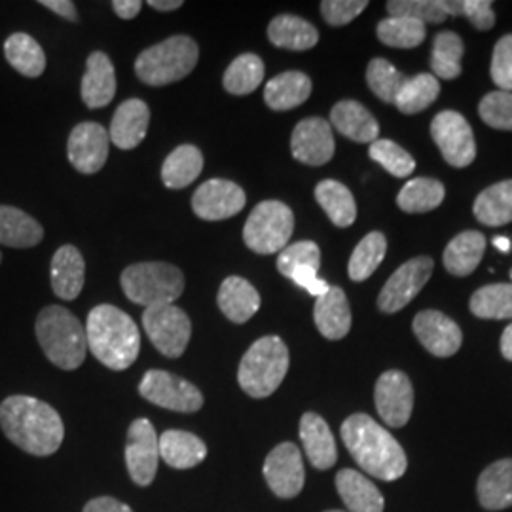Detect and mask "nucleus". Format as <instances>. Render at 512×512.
I'll use <instances>...</instances> for the list:
<instances>
[{
    "label": "nucleus",
    "instance_id": "nucleus-1",
    "mask_svg": "<svg viewBox=\"0 0 512 512\" xmlns=\"http://www.w3.org/2000/svg\"><path fill=\"white\" fill-rule=\"evenodd\" d=\"M0 429L6 439L37 458L55 454L65 439L57 410L27 395H12L0 403Z\"/></svg>",
    "mask_w": 512,
    "mask_h": 512
},
{
    "label": "nucleus",
    "instance_id": "nucleus-2",
    "mask_svg": "<svg viewBox=\"0 0 512 512\" xmlns=\"http://www.w3.org/2000/svg\"><path fill=\"white\" fill-rule=\"evenodd\" d=\"M342 440L351 458L361 469L385 482L399 480L408 461L403 446L376 420L366 414H353L342 423Z\"/></svg>",
    "mask_w": 512,
    "mask_h": 512
},
{
    "label": "nucleus",
    "instance_id": "nucleus-3",
    "mask_svg": "<svg viewBox=\"0 0 512 512\" xmlns=\"http://www.w3.org/2000/svg\"><path fill=\"white\" fill-rule=\"evenodd\" d=\"M86 340L93 357L110 368L126 370L141 351V332L126 311L110 304L95 306L86 323Z\"/></svg>",
    "mask_w": 512,
    "mask_h": 512
},
{
    "label": "nucleus",
    "instance_id": "nucleus-4",
    "mask_svg": "<svg viewBox=\"0 0 512 512\" xmlns=\"http://www.w3.org/2000/svg\"><path fill=\"white\" fill-rule=\"evenodd\" d=\"M38 344L52 365L61 370H74L84 363L88 340L86 329L78 317L63 306H48L38 313Z\"/></svg>",
    "mask_w": 512,
    "mask_h": 512
},
{
    "label": "nucleus",
    "instance_id": "nucleus-5",
    "mask_svg": "<svg viewBox=\"0 0 512 512\" xmlns=\"http://www.w3.org/2000/svg\"><path fill=\"white\" fill-rule=\"evenodd\" d=\"M289 370V349L277 336L256 340L239 363V387L253 399L274 395Z\"/></svg>",
    "mask_w": 512,
    "mask_h": 512
},
{
    "label": "nucleus",
    "instance_id": "nucleus-6",
    "mask_svg": "<svg viewBox=\"0 0 512 512\" xmlns=\"http://www.w3.org/2000/svg\"><path fill=\"white\" fill-rule=\"evenodd\" d=\"M200 48L190 37L177 35L141 52L135 61V73L148 86H167L194 71Z\"/></svg>",
    "mask_w": 512,
    "mask_h": 512
},
{
    "label": "nucleus",
    "instance_id": "nucleus-7",
    "mask_svg": "<svg viewBox=\"0 0 512 512\" xmlns=\"http://www.w3.org/2000/svg\"><path fill=\"white\" fill-rule=\"evenodd\" d=\"M122 289L133 304L145 310L162 304H175L184 291V275L167 262H141L122 272Z\"/></svg>",
    "mask_w": 512,
    "mask_h": 512
},
{
    "label": "nucleus",
    "instance_id": "nucleus-8",
    "mask_svg": "<svg viewBox=\"0 0 512 512\" xmlns=\"http://www.w3.org/2000/svg\"><path fill=\"white\" fill-rule=\"evenodd\" d=\"M294 232V213L285 203H258L243 228L245 245L258 255L281 253Z\"/></svg>",
    "mask_w": 512,
    "mask_h": 512
},
{
    "label": "nucleus",
    "instance_id": "nucleus-9",
    "mask_svg": "<svg viewBox=\"0 0 512 512\" xmlns=\"http://www.w3.org/2000/svg\"><path fill=\"white\" fill-rule=\"evenodd\" d=\"M143 327L152 346L169 359L181 357L192 336L190 317L175 304L147 308L143 313Z\"/></svg>",
    "mask_w": 512,
    "mask_h": 512
},
{
    "label": "nucleus",
    "instance_id": "nucleus-10",
    "mask_svg": "<svg viewBox=\"0 0 512 512\" xmlns=\"http://www.w3.org/2000/svg\"><path fill=\"white\" fill-rule=\"evenodd\" d=\"M139 393L148 403L173 412L192 414L203 406L202 391L196 385L165 370H148L139 385Z\"/></svg>",
    "mask_w": 512,
    "mask_h": 512
},
{
    "label": "nucleus",
    "instance_id": "nucleus-11",
    "mask_svg": "<svg viewBox=\"0 0 512 512\" xmlns=\"http://www.w3.org/2000/svg\"><path fill=\"white\" fill-rule=\"evenodd\" d=\"M431 135L442 158L452 167H467L476 158V143L469 122L454 110H442L431 122Z\"/></svg>",
    "mask_w": 512,
    "mask_h": 512
},
{
    "label": "nucleus",
    "instance_id": "nucleus-12",
    "mask_svg": "<svg viewBox=\"0 0 512 512\" xmlns=\"http://www.w3.org/2000/svg\"><path fill=\"white\" fill-rule=\"evenodd\" d=\"M435 262L429 256H416L403 264L387 283L378 296V308L384 313H397L406 308L425 287L433 274Z\"/></svg>",
    "mask_w": 512,
    "mask_h": 512
},
{
    "label": "nucleus",
    "instance_id": "nucleus-13",
    "mask_svg": "<svg viewBox=\"0 0 512 512\" xmlns=\"http://www.w3.org/2000/svg\"><path fill=\"white\" fill-rule=\"evenodd\" d=\"M160 439L154 425L147 418H139L129 425L126 446V467L137 486H150L158 473Z\"/></svg>",
    "mask_w": 512,
    "mask_h": 512
},
{
    "label": "nucleus",
    "instance_id": "nucleus-14",
    "mask_svg": "<svg viewBox=\"0 0 512 512\" xmlns=\"http://www.w3.org/2000/svg\"><path fill=\"white\" fill-rule=\"evenodd\" d=\"M319 266L321 251L315 241H298L294 245H287L277 256L279 274L289 277L298 287L317 298L330 289L329 283L317 275Z\"/></svg>",
    "mask_w": 512,
    "mask_h": 512
},
{
    "label": "nucleus",
    "instance_id": "nucleus-15",
    "mask_svg": "<svg viewBox=\"0 0 512 512\" xmlns=\"http://www.w3.org/2000/svg\"><path fill=\"white\" fill-rule=\"evenodd\" d=\"M374 401L385 425L393 429L404 427L414 410V387L410 378L399 370H387L376 382Z\"/></svg>",
    "mask_w": 512,
    "mask_h": 512
},
{
    "label": "nucleus",
    "instance_id": "nucleus-16",
    "mask_svg": "<svg viewBox=\"0 0 512 512\" xmlns=\"http://www.w3.org/2000/svg\"><path fill=\"white\" fill-rule=\"evenodd\" d=\"M262 471L270 490L281 499H293L304 488V461L293 442L277 444L264 461Z\"/></svg>",
    "mask_w": 512,
    "mask_h": 512
},
{
    "label": "nucleus",
    "instance_id": "nucleus-17",
    "mask_svg": "<svg viewBox=\"0 0 512 512\" xmlns=\"http://www.w3.org/2000/svg\"><path fill=\"white\" fill-rule=\"evenodd\" d=\"M109 131L95 122H82L71 131L67 143V156L78 173L93 175L109 158Z\"/></svg>",
    "mask_w": 512,
    "mask_h": 512
},
{
    "label": "nucleus",
    "instance_id": "nucleus-18",
    "mask_svg": "<svg viewBox=\"0 0 512 512\" xmlns=\"http://www.w3.org/2000/svg\"><path fill=\"white\" fill-rule=\"evenodd\" d=\"M247 196L243 188L226 179H211L194 192L192 209L203 220H226L243 211Z\"/></svg>",
    "mask_w": 512,
    "mask_h": 512
},
{
    "label": "nucleus",
    "instance_id": "nucleus-19",
    "mask_svg": "<svg viewBox=\"0 0 512 512\" xmlns=\"http://www.w3.org/2000/svg\"><path fill=\"white\" fill-rule=\"evenodd\" d=\"M293 156L302 164L325 165L334 156V135L325 118H306L296 124L291 137Z\"/></svg>",
    "mask_w": 512,
    "mask_h": 512
},
{
    "label": "nucleus",
    "instance_id": "nucleus-20",
    "mask_svg": "<svg viewBox=\"0 0 512 512\" xmlns=\"http://www.w3.org/2000/svg\"><path fill=\"white\" fill-rule=\"evenodd\" d=\"M412 327L421 346L435 357H452L461 348V329L440 311H421L414 317Z\"/></svg>",
    "mask_w": 512,
    "mask_h": 512
},
{
    "label": "nucleus",
    "instance_id": "nucleus-21",
    "mask_svg": "<svg viewBox=\"0 0 512 512\" xmlns=\"http://www.w3.org/2000/svg\"><path fill=\"white\" fill-rule=\"evenodd\" d=\"M150 109L141 99L124 101L112 116L109 137L114 147L122 150L137 148L147 137Z\"/></svg>",
    "mask_w": 512,
    "mask_h": 512
},
{
    "label": "nucleus",
    "instance_id": "nucleus-22",
    "mask_svg": "<svg viewBox=\"0 0 512 512\" xmlns=\"http://www.w3.org/2000/svg\"><path fill=\"white\" fill-rule=\"evenodd\" d=\"M313 321L327 340H342L351 330V308L348 296L340 287H330L315 300Z\"/></svg>",
    "mask_w": 512,
    "mask_h": 512
},
{
    "label": "nucleus",
    "instance_id": "nucleus-23",
    "mask_svg": "<svg viewBox=\"0 0 512 512\" xmlns=\"http://www.w3.org/2000/svg\"><path fill=\"white\" fill-rule=\"evenodd\" d=\"M82 99L90 109H103L116 95V73L110 57L93 52L86 61V74L82 78Z\"/></svg>",
    "mask_w": 512,
    "mask_h": 512
},
{
    "label": "nucleus",
    "instance_id": "nucleus-24",
    "mask_svg": "<svg viewBox=\"0 0 512 512\" xmlns=\"http://www.w3.org/2000/svg\"><path fill=\"white\" fill-rule=\"evenodd\" d=\"M52 289L61 300H76L86 279V262L74 245H63L52 258Z\"/></svg>",
    "mask_w": 512,
    "mask_h": 512
},
{
    "label": "nucleus",
    "instance_id": "nucleus-25",
    "mask_svg": "<svg viewBox=\"0 0 512 512\" xmlns=\"http://www.w3.org/2000/svg\"><path fill=\"white\" fill-rule=\"evenodd\" d=\"M300 440L304 444V452L310 459L311 465L315 469H330L336 459H338V450H336V440L330 433V427L327 421L323 420L315 412H306L300 420Z\"/></svg>",
    "mask_w": 512,
    "mask_h": 512
},
{
    "label": "nucleus",
    "instance_id": "nucleus-26",
    "mask_svg": "<svg viewBox=\"0 0 512 512\" xmlns=\"http://www.w3.org/2000/svg\"><path fill=\"white\" fill-rule=\"evenodd\" d=\"M330 122L344 137L355 143H374L380 135V124L365 105L357 101H340L330 110Z\"/></svg>",
    "mask_w": 512,
    "mask_h": 512
},
{
    "label": "nucleus",
    "instance_id": "nucleus-27",
    "mask_svg": "<svg viewBox=\"0 0 512 512\" xmlns=\"http://www.w3.org/2000/svg\"><path fill=\"white\" fill-rule=\"evenodd\" d=\"M217 304L232 323L243 325L260 310V294L247 279L232 275L222 281Z\"/></svg>",
    "mask_w": 512,
    "mask_h": 512
},
{
    "label": "nucleus",
    "instance_id": "nucleus-28",
    "mask_svg": "<svg viewBox=\"0 0 512 512\" xmlns=\"http://www.w3.org/2000/svg\"><path fill=\"white\" fill-rule=\"evenodd\" d=\"M336 490L349 512H384V497L376 484L353 469L336 475Z\"/></svg>",
    "mask_w": 512,
    "mask_h": 512
},
{
    "label": "nucleus",
    "instance_id": "nucleus-29",
    "mask_svg": "<svg viewBox=\"0 0 512 512\" xmlns=\"http://www.w3.org/2000/svg\"><path fill=\"white\" fill-rule=\"evenodd\" d=\"M160 458L171 469H194L207 458V446L188 431L169 429L160 437Z\"/></svg>",
    "mask_w": 512,
    "mask_h": 512
},
{
    "label": "nucleus",
    "instance_id": "nucleus-30",
    "mask_svg": "<svg viewBox=\"0 0 512 512\" xmlns=\"http://www.w3.org/2000/svg\"><path fill=\"white\" fill-rule=\"evenodd\" d=\"M478 501L488 511L512 507V459L495 461L478 478Z\"/></svg>",
    "mask_w": 512,
    "mask_h": 512
},
{
    "label": "nucleus",
    "instance_id": "nucleus-31",
    "mask_svg": "<svg viewBox=\"0 0 512 512\" xmlns=\"http://www.w3.org/2000/svg\"><path fill=\"white\" fill-rule=\"evenodd\" d=\"M311 95V80L300 71L277 74L266 84L264 101L272 110H291L304 105Z\"/></svg>",
    "mask_w": 512,
    "mask_h": 512
},
{
    "label": "nucleus",
    "instance_id": "nucleus-32",
    "mask_svg": "<svg viewBox=\"0 0 512 512\" xmlns=\"http://www.w3.org/2000/svg\"><path fill=\"white\" fill-rule=\"evenodd\" d=\"M44 238V228L38 220L27 215L25 211L0 205V243L14 249L37 247Z\"/></svg>",
    "mask_w": 512,
    "mask_h": 512
},
{
    "label": "nucleus",
    "instance_id": "nucleus-33",
    "mask_svg": "<svg viewBox=\"0 0 512 512\" xmlns=\"http://www.w3.org/2000/svg\"><path fill=\"white\" fill-rule=\"evenodd\" d=\"M268 38L277 48L306 52L319 42V33L310 21L293 14H281L268 25Z\"/></svg>",
    "mask_w": 512,
    "mask_h": 512
},
{
    "label": "nucleus",
    "instance_id": "nucleus-34",
    "mask_svg": "<svg viewBox=\"0 0 512 512\" xmlns=\"http://www.w3.org/2000/svg\"><path fill=\"white\" fill-rule=\"evenodd\" d=\"M486 251V239L476 232L469 230L452 239L444 251V268L456 277L471 275L478 268Z\"/></svg>",
    "mask_w": 512,
    "mask_h": 512
},
{
    "label": "nucleus",
    "instance_id": "nucleus-35",
    "mask_svg": "<svg viewBox=\"0 0 512 512\" xmlns=\"http://www.w3.org/2000/svg\"><path fill=\"white\" fill-rule=\"evenodd\" d=\"M203 169L202 150L194 145L175 148L162 165V181L171 190H181L194 183Z\"/></svg>",
    "mask_w": 512,
    "mask_h": 512
},
{
    "label": "nucleus",
    "instance_id": "nucleus-36",
    "mask_svg": "<svg viewBox=\"0 0 512 512\" xmlns=\"http://www.w3.org/2000/svg\"><path fill=\"white\" fill-rule=\"evenodd\" d=\"M315 200L338 228H348L357 219V203L348 186L325 179L315 186Z\"/></svg>",
    "mask_w": 512,
    "mask_h": 512
},
{
    "label": "nucleus",
    "instance_id": "nucleus-37",
    "mask_svg": "<svg viewBox=\"0 0 512 512\" xmlns=\"http://www.w3.org/2000/svg\"><path fill=\"white\" fill-rule=\"evenodd\" d=\"M6 61L27 78H38L46 69V54L37 40L25 33H14L4 42Z\"/></svg>",
    "mask_w": 512,
    "mask_h": 512
},
{
    "label": "nucleus",
    "instance_id": "nucleus-38",
    "mask_svg": "<svg viewBox=\"0 0 512 512\" xmlns=\"http://www.w3.org/2000/svg\"><path fill=\"white\" fill-rule=\"evenodd\" d=\"M475 217L486 226H503L512 220V181L494 184L476 198Z\"/></svg>",
    "mask_w": 512,
    "mask_h": 512
},
{
    "label": "nucleus",
    "instance_id": "nucleus-39",
    "mask_svg": "<svg viewBox=\"0 0 512 512\" xmlns=\"http://www.w3.org/2000/svg\"><path fill=\"white\" fill-rule=\"evenodd\" d=\"M444 184L429 177H416L404 184L397 196V205L404 213H427L444 202Z\"/></svg>",
    "mask_w": 512,
    "mask_h": 512
},
{
    "label": "nucleus",
    "instance_id": "nucleus-40",
    "mask_svg": "<svg viewBox=\"0 0 512 512\" xmlns=\"http://www.w3.org/2000/svg\"><path fill=\"white\" fill-rule=\"evenodd\" d=\"M440 93L435 74L423 73L404 80L403 88L395 97V105L403 114H416L431 107Z\"/></svg>",
    "mask_w": 512,
    "mask_h": 512
},
{
    "label": "nucleus",
    "instance_id": "nucleus-41",
    "mask_svg": "<svg viewBox=\"0 0 512 512\" xmlns=\"http://www.w3.org/2000/svg\"><path fill=\"white\" fill-rule=\"evenodd\" d=\"M264 80V61L255 54H243L236 57L226 69L222 84L224 90L232 95H247L255 92Z\"/></svg>",
    "mask_w": 512,
    "mask_h": 512
},
{
    "label": "nucleus",
    "instance_id": "nucleus-42",
    "mask_svg": "<svg viewBox=\"0 0 512 512\" xmlns=\"http://www.w3.org/2000/svg\"><path fill=\"white\" fill-rule=\"evenodd\" d=\"M387 253V239L382 232H370L361 239L349 258L348 272L351 281H365L378 270Z\"/></svg>",
    "mask_w": 512,
    "mask_h": 512
},
{
    "label": "nucleus",
    "instance_id": "nucleus-43",
    "mask_svg": "<svg viewBox=\"0 0 512 512\" xmlns=\"http://www.w3.org/2000/svg\"><path fill=\"white\" fill-rule=\"evenodd\" d=\"M465 52L463 40L452 31H442L433 40L431 69L442 80H454L461 74V57Z\"/></svg>",
    "mask_w": 512,
    "mask_h": 512
},
{
    "label": "nucleus",
    "instance_id": "nucleus-44",
    "mask_svg": "<svg viewBox=\"0 0 512 512\" xmlns=\"http://www.w3.org/2000/svg\"><path fill=\"white\" fill-rule=\"evenodd\" d=\"M471 311L480 319H512V285L497 283L478 289L471 298Z\"/></svg>",
    "mask_w": 512,
    "mask_h": 512
},
{
    "label": "nucleus",
    "instance_id": "nucleus-45",
    "mask_svg": "<svg viewBox=\"0 0 512 512\" xmlns=\"http://www.w3.org/2000/svg\"><path fill=\"white\" fill-rule=\"evenodd\" d=\"M376 35L389 48L410 50L425 40V25L410 18H385L378 23Z\"/></svg>",
    "mask_w": 512,
    "mask_h": 512
},
{
    "label": "nucleus",
    "instance_id": "nucleus-46",
    "mask_svg": "<svg viewBox=\"0 0 512 512\" xmlns=\"http://www.w3.org/2000/svg\"><path fill=\"white\" fill-rule=\"evenodd\" d=\"M404 80L406 76L401 71H397L384 57H376L368 63L366 82L370 90L376 93L384 103H395V97L403 88Z\"/></svg>",
    "mask_w": 512,
    "mask_h": 512
},
{
    "label": "nucleus",
    "instance_id": "nucleus-47",
    "mask_svg": "<svg viewBox=\"0 0 512 512\" xmlns=\"http://www.w3.org/2000/svg\"><path fill=\"white\" fill-rule=\"evenodd\" d=\"M391 18H410L420 23H442L448 18L446 0H389L385 4Z\"/></svg>",
    "mask_w": 512,
    "mask_h": 512
},
{
    "label": "nucleus",
    "instance_id": "nucleus-48",
    "mask_svg": "<svg viewBox=\"0 0 512 512\" xmlns=\"http://www.w3.org/2000/svg\"><path fill=\"white\" fill-rule=\"evenodd\" d=\"M368 154L376 164L382 165L385 171H389L393 177H399V179L412 175L416 169V160L404 148L387 139L374 141L370 145Z\"/></svg>",
    "mask_w": 512,
    "mask_h": 512
},
{
    "label": "nucleus",
    "instance_id": "nucleus-49",
    "mask_svg": "<svg viewBox=\"0 0 512 512\" xmlns=\"http://www.w3.org/2000/svg\"><path fill=\"white\" fill-rule=\"evenodd\" d=\"M480 118L494 129L512 131V93H488L478 105Z\"/></svg>",
    "mask_w": 512,
    "mask_h": 512
},
{
    "label": "nucleus",
    "instance_id": "nucleus-50",
    "mask_svg": "<svg viewBox=\"0 0 512 512\" xmlns=\"http://www.w3.org/2000/svg\"><path fill=\"white\" fill-rule=\"evenodd\" d=\"M492 78L501 92H512V35L499 38L492 55Z\"/></svg>",
    "mask_w": 512,
    "mask_h": 512
},
{
    "label": "nucleus",
    "instance_id": "nucleus-51",
    "mask_svg": "<svg viewBox=\"0 0 512 512\" xmlns=\"http://www.w3.org/2000/svg\"><path fill=\"white\" fill-rule=\"evenodd\" d=\"M366 6H368L366 0H323L321 14L327 23L340 27V25H348L357 16H361Z\"/></svg>",
    "mask_w": 512,
    "mask_h": 512
},
{
    "label": "nucleus",
    "instance_id": "nucleus-52",
    "mask_svg": "<svg viewBox=\"0 0 512 512\" xmlns=\"http://www.w3.org/2000/svg\"><path fill=\"white\" fill-rule=\"evenodd\" d=\"M494 4L490 0H463V16L478 31H490L495 25Z\"/></svg>",
    "mask_w": 512,
    "mask_h": 512
},
{
    "label": "nucleus",
    "instance_id": "nucleus-53",
    "mask_svg": "<svg viewBox=\"0 0 512 512\" xmlns=\"http://www.w3.org/2000/svg\"><path fill=\"white\" fill-rule=\"evenodd\" d=\"M82 512H133L126 503L114 497H95Z\"/></svg>",
    "mask_w": 512,
    "mask_h": 512
},
{
    "label": "nucleus",
    "instance_id": "nucleus-54",
    "mask_svg": "<svg viewBox=\"0 0 512 512\" xmlns=\"http://www.w3.org/2000/svg\"><path fill=\"white\" fill-rule=\"evenodd\" d=\"M40 4L63 19L78 21V12H76V6L71 0H40Z\"/></svg>",
    "mask_w": 512,
    "mask_h": 512
},
{
    "label": "nucleus",
    "instance_id": "nucleus-55",
    "mask_svg": "<svg viewBox=\"0 0 512 512\" xmlns=\"http://www.w3.org/2000/svg\"><path fill=\"white\" fill-rule=\"evenodd\" d=\"M112 8L116 12V16L122 19H133L139 16L143 2L141 0H114Z\"/></svg>",
    "mask_w": 512,
    "mask_h": 512
},
{
    "label": "nucleus",
    "instance_id": "nucleus-56",
    "mask_svg": "<svg viewBox=\"0 0 512 512\" xmlns=\"http://www.w3.org/2000/svg\"><path fill=\"white\" fill-rule=\"evenodd\" d=\"M148 6L160 12H173L183 6V0H148Z\"/></svg>",
    "mask_w": 512,
    "mask_h": 512
},
{
    "label": "nucleus",
    "instance_id": "nucleus-57",
    "mask_svg": "<svg viewBox=\"0 0 512 512\" xmlns=\"http://www.w3.org/2000/svg\"><path fill=\"white\" fill-rule=\"evenodd\" d=\"M501 353L507 361H512V323L501 334Z\"/></svg>",
    "mask_w": 512,
    "mask_h": 512
},
{
    "label": "nucleus",
    "instance_id": "nucleus-58",
    "mask_svg": "<svg viewBox=\"0 0 512 512\" xmlns=\"http://www.w3.org/2000/svg\"><path fill=\"white\" fill-rule=\"evenodd\" d=\"M492 243H494L495 249H497V251H501V253H509V251H511V239L497 236V238H494Z\"/></svg>",
    "mask_w": 512,
    "mask_h": 512
},
{
    "label": "nucleus",
    "instance_id": "nucleus-59",
    "mask_svg": "<svg viewBox=\"0 0 512 512\" xmlns=\"http://www.w3.org/2000/svg\"><path fill=\"white\" fill-rule=\"evenodd\" d=\"M327 512H344V511H327Z\"/></svg>",
    "mask_w": 512,
    "mask_h": 512
},
{
    "label": "nucleus",
    "instance_id": "nucleus-60",
    "mask_svg": "<svg viewBox=\"0 0 512 512\" xmlns=\"http://www.w3.org/2000/svg\"><path fill=\"white\" fill-rule=\"evenodd\" d=\"M0 260H2V255H0Z\"/></svg>",
    "mask_w": 512,
    "mask_h": 512
}]
</instances>
